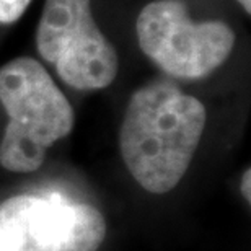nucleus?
<instances>
[{
	"label": "nucleus",
	"mask_w": 251,
	"mask_h": 251,
	"mask_svg": "<svg viewBox=\"0 0 251 251\" xmlns=\"http://www.w3.org/2000/svg\"><path fill=\"white\" fill-rule=\"evenodd\" d=\"M36 46L41 57L72 88L101 90L118 77L116 48L95 22L92 0H46Z\"/></svg>",
	"instance_id": "20e7f679"
},
{
	"label": "nucleus",
	"mask_w": 251,
	"mask_h": 251,
	"mask_svg": "<svg viewBox=\"0 0 251 251\" xmlns=\"http://www.w3.org/2000/svg\"><path fill=\"white\" fill-rule=\"evenodd\" d=\"M135 34L142 52L167 74L196 80L220 67L233 51L235 33L225 22H198L179 0H157L140 10Z\"/></svg>",
	"instance_id": "7ed1b4c3"
},
{
	"label": "nucleus",
	"mask_w": 251,
	"mask_h": 251,
	"mask_svg": "<svg viewBox=\"0 0 251 251\" xmlns=\"http://www.w3.org/2000/svg\"><path fill=\"white\" fill-rule=\"evenodd\" d=\"M33 0H0V23L10 25L23 17Z\"/></svg>",
	"instance_id": "423d86ee"
},
{
	"label": "nucleus",
	"mask_w": 251,
	"mask_h": 251,
	"mask_svg": "<svg viewBox=\"0 0 251 251\" xmlns=\"http://www.w3.org/2000/svg\"><path fill=\"white\" fill-rule=\"evenodd\" d=\"M207 113L172 83H150L130 97L119 132L129 173L145 191L165 194L181 181L204 134Z\"/></svg>",
	"instance_id": "f257e3e1"
},
{
	"label": "nucleus",
	"mask_w": 251,
	"mask_h": 251,
	"mask_svg": "<svg viewBox=\"0 0 251 251\" xmlns=\"http://www.w3.org/2000/svg\"><path fill=\"white\" fill-rule=\"evenodd\" d=\"M78 202L61 196H15L0 204V219L18 235V251H72Z\"/></svg>",
	"instance_id": "39448f33"
},
{
	"label": "nucleus",
	"mask_w": 251,
	"mask_h": 251,
	"mask_svg": "<svg viewBox=\"0 0 251 251\" xmlns=\"http://www.w3.org/2000/svg\"><path fill=\"white\" fill-rule=\"evenodd\" d=\"M0 103L8 116L0 165L8 172H36L46 150L74 129L72 104L36 59L17 57L0 67Z\"/></svg>",
	"instance_id": "f03ea898"
},
{
	"label": "nucleus",
	"mask_w": 251,
	"mask_h": 251,
	"mask_svg": "<svg viewBox=\"0 0 251 251\" xmlns=\"http://www.w3.org/2000/svg\"><path fill=\"white\" fill-rule=\"evenodd\" d=\"M250 178H251V172H250V168L248 170H245V173H243V178H242V194H243V198L248 201H251V193H250Z\"/></svg>",
	"instance_id": "6e6552de"
},
{
	"label": "nucleus",
	"mask_w": 251,
	"mask_h": 251,
	"mask_svg": "<svg viewBox=\"0 0 251 251\" xmlns=\"http://www.w3.org/2000/svg\"><path fill=\"white\" fill-rule=\"evenodd\" d=\"M238 3L242 5V8H243L248 15L251 13V0H238Z\"/></svg>",
	"instance_id": "1a4fd4ad"
},
{
	"label": "nucleus",
	"mask_w": 251,
	"mask_h": 251,
	"mask_svg": "<svg viewBox=\"0 0 251 251\" xmlns=\"http://www.w3.org/2000/svg\"><path fill=\"white\" fill-rule=\"evenodd\" d=\"M0 251H18V235L2 219H0Z\"/></svg>",
	"instance_id": "0eeeda50"
}]
</instances>
